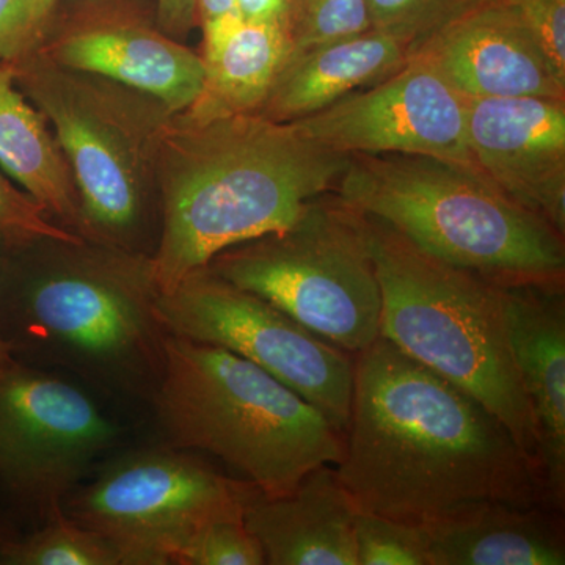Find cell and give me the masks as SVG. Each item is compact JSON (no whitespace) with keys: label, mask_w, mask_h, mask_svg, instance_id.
Listing matches in <instances>:
<instances>
[{"label":"cell","mask_w":565,"mask_h":565,"mask_svg":"<svg viewBox=\"0 0 565 565\" xmlns=\"http://www.w3.org/2000/svg\"><path fill=\"white\" fill-rule=\"evenodd\" d=\"M334 468L360 512L415 525L471 501L552 505L541 467L497 415L382 337L353 355Z\"/></svg>","instance_id":"cell-1"},{"label":"cell","mask_w":565,"mask_h":565,"mask_svg":"<svg viewBox=\"0 0 565 565\" xmlns=\"http://www.w3.org/2000/svg\"><path fill=\"white\" fill-rule=\"evenodd\" d=\"M156 154L161 228L150 266L161 294L226 248L289 228L351 159L256 114L180 120L159 132Z\"/></svg>","instance_id":"cell-2"},{"label":"cell","mask_w":565,"mask_h":565,"mask_svg":"<svg viewBox=\"0 0 565 565\" xmlns=\"http://www.w3.org/2000/svg\"><path fill=\"white\" fill-rule=\"evenodd\" d=\"M52 252L0 291V338L11 356L150 403L169 337L150 258L90 252L85 241H54Z\"/></svg>","instance_id":"cell-3"},{"label":"cell","mask_w":565,"mask_h":565,"mask_svg":"<svg viewBox=\"0 0 565 565\" xmlns=\"http://www.w3.org/2000/svg\"><path fill=\"white\" fill-rule=\"evenodd\" d=\"M150 403L170 445L217 457L267 498L343 457L344 434L315 405L217 345L169 333Z\"/></svg>","instance_id":"cell-4"},{"label":"cell","mask_w":565,"mask_h":565,"mask_svg":"<svg viewBox=\"0 0 565 565\" xmlns=\"http://www.w3.org/2000/svg\"><path fill=\"white\" fill-rule=\"evenodd\" d=\"M334 193L423 252L492 280L565 277L564 234L475 167L419 154H356Z\"/></svg>","instance_id":"cell-5"},{"label":"cell","mask_w":565,"mask_h":565,"mask_svg":"<svg viewBox=\"0 0 565 565\" xmlns=\"http://www.w3.org/2000/svg\"><path fill=\"white\" fill-rule=\"evenodd\" d=\"M364 217L382 292L381 337L484 404L539 465L498 280L441 262L385 222Z\"/></svg>","instance_id":"cell-6"},{"label":"cell","mask_w":565,"mask_h":565,"mask_svg":"<svg viewBox=\"0 0 565 565\" xmlns=\"http://www.w3.org/2000/svg\"><path fill=\"white\" fill-rule=\"evenodd\" d=\"M207 269L352 355L381 338L366 217L334 192L311 200L289 228L218 253Z\"/></svg>","instance_id":"cell-7"},{"label":"cell","mask_w":565,"mask_h":565,"mask_svg":"<svg viewBox=\"0 0 565 565\" xmlns=\"http://www.w3.org/2000/svg\"><path fill=\"white\" fill-rule=\"evenodd\" d=\"M259 493L189 449L143 448L103 463L71 492L63 512L110 541L121 565H170L203 526L244 516Z\"/></svg>","instance_id":"cell-8"},{"label":"cell","mask_w":565,"mask_h":565,"mask_svg":"<svg viewBox=\"0 0 565 565\" xmlns=\"http://www.w3.org/2000/svg\"><path fill=\"white\" fill-rule=\"evenodd\" d=\"M158 313L167 332L243 356L345 433L353 392L352 353L207 267L189 275L172 292L161 294Z\"/></svg>","instance_id":"cell-9"},{"label":"cell","mask_w":565,"mask_h":565,"mask_svg":"<svg viewBox=\"0 0 565 565\" xmlns=\"http://www.w3.org/2000/svg\"><path fill=\"white\" fill-rule=\"evenodd\" d=\"M120 437L63 375L17 360L0 374V490L40 525L65 514L66 498Z\"/></svg>","instance_id":"cell-10"},{"label":"cell","mask_w":565,"mask_h":565,"mask_svg":"<svg viewBox=\"0 0 565 565\" xmlns=\"http://www.w3.org/2000/svg\"><path fill=\"white\" fill-rule=\"evenodd\" d=\"M14 82L43 110L55 128L79 191L81 236L114 247H132L145 222L141 166L143 139L104 107L102 96L79 87L58 66L33 52L6 63Z\"/></svg>","instance_id":"cell-11"},{"label":"cell","mask_w":565,"mask_h":565,"mask_svg":"<svg viewBox=\"0 0 565 565\" xmlns=\"http://www.w3.org/2000/svg\"><path fill=\"white\" fill-rule=\"evenodd\" d=\"M467 106L429 62L414 55L392 76L291 122L315 143L345 156H433L473 167Z\"/></svg>","instance_id":"cell-12"},{"label":"cell","mask_w":565,"mask_h":565,"mask_svg":"<svg viewBox=\"0 0 565 565\" xmlns=\"http://www.w3.org/2000/svg\"><path fill=\"white\" fill-rule=\"evenodd\" d=\"M467 147L498 191L565 234V99H468Z\"/></svg>","instance_id":"cell-13"},{"label":"cell","mask_w":565,"mask_h":565,"mask_svg":"<svg viewBox=\"0 0 565 565\" xmlns=\"http://www.w3.org/2000/svg\"><path fill=\"white\" fill-rule=\"evenodd\" d=\"M505 334L537 435L550 504L565 508L564 278L498 280Z\"/></svg>","instance_id":"cell-14"},{"label":"cell","mask_w":565,"mask_h":565,"mask_svg":"<svg viewBox=\"0 0 565 565\" xmlns=\"http://www.w3.org/2000/svg\"><path fill=\"white\" fill-rule=\"evenodd\" d=\"M415 55L467 99H565V77L546 57L514 0L475 11L427 41Z\"/></svg>","instance_id":"cell-15"},{"label":"cell","mask_w":565,"mask_h":565,"mask_svg":"<svg viewBox=\"0 0 565 565\" xmlns=\"http://www.w3.org/2000/svg\"><path fill=\"white\" fill-rule=\"evenodd\" d=\"M41 55L58 68L96 74L151 96L173 114L188 110L203 87L202 55L137 22L82 25Z\"/></svg>","instance_id":"cell-16"},{"label":"cell","mask_w":565,"mask_h":565,"mask_svg":"<svg viewBox=\"0 0 565 565\" xmlns=\"http://www.w3.org/2000/svg\"><path fill=\"white\" fill-rule=\"evenodd\" d=\"M351 493L333 465H319L291 492L248 504L244 522L269 565H356Z\"/></svg>","instance_id":"cell-17"},{"label":"cell","mask_w":565,"mask_h":565,"mask_svg":"<svg viewBox=\"0 0 565 565\" xmlns=\"http://www.w3.org/2000/svg\"><path fill=\"white\" fill-rule=\"evenodd\" d=\"M430 565H564L563 512L479 500L424 523Z\"/></svg>","instance_id":"cell-18"},{"label":"cell","mask_w":565,"mask_h":565,"mask_svg":"<svg viewBox=\"0 0 565 565\" xmlns=\"http://www.w3.org/2000/svg\"><path fill=\"white\" fill-rule=\"evenodd\" d=\"M408 61L401 41L374 29L294 52L256 115L278 122L302 120L392 76Z\"/></svg>","instance_id":"cell-19"},{"label":"cell","mask_w":565,"mask_h":565,"mask_svg":"<svg viewBox=\"0 0 565 565\" xmlns=\"http://www.w3.org/2000/svg\"><path fill=\"white\" fill-rule=\"evenodd\" d=\"M292 46L285 24L241 21L222 43L203 51L202 92L181 120L204 122L256 114L266 102Z\"/></svg>","instance_id":"cell-20"},{"label":"cell","mask_w":565,"mask_h":565,"mask_svg":"<svg viewBox=\"0 0 565 565\" xmlns=\"http://www.w3.org/2000/svg\"><path fill=\"white\" fill-rule=\"evenodd\" d=\"M0 167L50 215L82 228L79 195L61 145L43 115L18 90L13 73L0 63Z\"/></svg>","instance_id":"cell-21"},{"label":"cell","mask_w":565,"mask_h":565,"mask_svg":"<svg viewBox=\"0 0 565 565\" xmlns=\"http://www.w3.org/2000/svg\"><path fill=\"white\" fill-rule=\"evenodd\" d=\"M6 565H121L110 541L65 514L41 523L32 534L14 537L3 550Z\"/></svg>","instance_id":"cell-22"},{"label":"cell","mask_w":565,"mask_h":565,"mask_svg":"<svg viewBox=\"0 0 565 565\" xmlns=\"http://www.w3.org/2000/svg\"><path fill=\"white\" fill-rule=\"evenodd\" d=\"M500 0H367L374 31L384 32L415 55L424 44L475 11Z\"/></svg>","instance_id":"cell-23"},{"label":"cell","mask_w":565,"mask_h":565,"mask_svg":"<svg viewBox=\"0 0 565 565\" xmlns=\"http://www.w3.org/2000/svg\"><path fill=\"white\" fill-rule=\"evenodd\" d=\"M353 539L356 565H430L423 525L359 511Z\"/></svg>","instance_id":"cell-24"},{"label":"cell","mask_w":565,"mask_h":565,"mask_svg":"<svg viewBox=\"0 0 565 565\" xmlns=\"http://www.w3.org/2000/svg\"><path fill=\"white\" fill-rule=\"evenodd\" d=\"M371 29L367 0H291L289 7L291 54Z\"/></svg>","instance_id":"cell-25"},{"label":"cell","mask_w":565,"mask_h":565,"mask_svg":"<svg viewBox=\"0 0 565 565\" xmlns=\"http://www.w3.org/2000/svg\"><path fill=\"white\" fill-rule=\"evenodd\" d=\"M177 565H264L266 553L244 516H226L203 526L173 557Z\"/></svg>","instance_id":"cell-26"},{"label":"cell","mask_w":565,"mask_h":565,"mask_svg":"<svg viewBox=\"0 0 565 565\" xmlns=\"http://www.w3.org/2000/svg\"><path fill=\"white\" fill-rule=\"evenodd\" d=\"M40 241L79 244L85 239L52 223L50 212L31 193L20 191L0 172V244L10 250Z\"/></svg>","instance_id":"cell-27"},{"label":"cell","mask_w":565,"mask_h":565,"mask_svg":"<svg viewBox=\"0 0 565 565\" xmlns=\"http://www.w3.org/2000/svg\"><path fill=\"white\" fill-rule=\"evenodd\" d=\"M50 18L40 0H0V63L20 62L39 51Z\"/></svg>","instance_id":"cell-28"},{"label":"cell","mask_w":565,"mask_h":565,"mask_svg":"<svg viewBox=\"0 0 565 565\" xmlns=\"http://www.w3.org/2000/svg\"><path fill=\"white\" fill-rule=\"evenodd\" d=\"M557 73L565 77V0H514Z\"/></svg>","instance_id":"cell-29"},{"label":"cell","mask_w":565,"mask_h":565,"mask_svg":"<svg viewBox=\"0 0 565 565\" xmlns=\"http://www.w3.org/2000/svg\"><path fill=\"white\" fill-rule=\"evenodd\" d=\"M158 18L167 35L185 36L199 21L196 0H158Z\"/></svg>","instance_id":"cell-30"},{"label":"cell","mask_w":565,"mask_h":565,"mask_svg":"<svg viewBox=\"0 0 565 565\" xmlns=\"http://www.w3.org/2000/svg\"><path fill=\"white\" fill-rule=\"evenodd\" d=\"M237 14L255 24H285L288 28L291 0H234Z\"/></svg>","instance_id":"cell-31"},{"label":"cell","mask_w":565,"mask_h":565,"mask_svg":"<svg viewBox=\"0 0 565 565\" xmlns=\"http://www.w3.org/2000/svg\"><path fill=\"white\" fill-rule=\"evenodd\" d=\"M196 13L203 29L241 18L234 0H196Z\"/></svg>","instance_id":"cell-32"},{"label":"cell","mask_w":565,"mask_h":565,"mask_svg":"<svg viewBox=\"0 0 565 565\" xmlns=\"http://www.w3.org/2000/svg\"><path fill=\"white\" fill-rule=\"evenodd\" d=\"M13 363V356H11L9 349H7L6 343H3L2 338H0V374H2L3 371H6L7 367H10Z\"/></svg>","instance_id":"cell-33"},{"label":"cell","mask_w":565,"mask_h":565,"mask_svg":"<svg viewBox=\"0 0 565 565\" xmlns=\"http://www.w3.org/2000/svg\"><path fill=\"white\" fill-rule=\"evenodd\" d=\"M17 535L11 534L9 526L3 523V520L0 519V557H2L3 550L6 546L10 544Z\"/></svg>","instance_id":"cell-34"},{"label":"cell","mask_w":565,"mask_h":565,"mask_svg":"<svg viewBox=\"0 0 565 565\" xmlns=\"http://www.w3.org/2000/svg\"><path fill=\"white\" fill-rule=\"evenodd\" d=\"M55 2H57V0H40L41 7H43V10L50 14H51L52 9H54Z\"/></svg>","instance_id":"cell-35"}]
</instances>
